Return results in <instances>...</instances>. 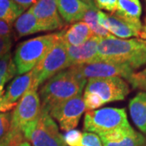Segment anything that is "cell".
<instances>
[{"label": "cell", "mask_w": 146, "mask_h": 146, "mask_svg": "<svg viewBox=\"0 0 146 146\" xmlns=\"http://www.w3.org/2000/svg\"><path fill=\"white\" fill-rule=\"evenodd\" d=\"M99 62L124 64L133 70L146 65V42L143 39L101 37L98 46Z\"/></svg>", "instance_id": "6da1fadb"}, {"label": "cell", "mask_w": 146, "mask_h": 146, "mask_svg": "<svg viewBox=\"0 0 146 146\" xmlns=\"http://www.w3.org/2000/svg\"><path fill=\"white\" fill-rule=\"evenodd\" d=\"M86 80L72 68L63 70L46 80L39 92L42 110L50 111L57 105L82 94Z\"/></svg>", "instance_id": "7a4b0ae2"}, {"label": "cell", "mask_w": 146, "mask_h": 146, "mask_svg": "<svg viewBox=\"0 0 146 146\" xmlns=\"http://www.w3.org/2000/svg\"><path fill=\"white\" fill-rule=\"evenodd\" d=\"M58 40L57 33L36 36L20 43L16 49L14 63L18 75L32 71L42 61Z\"/></svg>", "instance_id": "3957f363"}, {"label": "cell", "mask_w": 146, "mask_h": 146, "mask_svg": "<svg viewBox=\"0 0 146 146\" xmlns=\"http://www.w3.org/2000/svg\"><path fill=\"white\" fill-rule=\"evenodd\" d=\"M22 132L33 146H67L56 123L49 112L43 110L36 119L22 128Z\"/></svg>", "instance_id": "277c9868"}, {"label": "cell", "mask_w": 146, "mask_h": 146, "mask_svg": "<svg viewBox=\"0 0 146 146\" xmlns=\"http://www.w3.org/2000/svg\"><path fill=\"white\" fill-rule=\"evenodd\" d=\"M70 67L72 65L67 46L58 40L44 58L33 69L34 79L32 85L38 89L42 84Z\"/></svg>", "instance_id": "5b68a950"}, {"label": "cell", "mask_w": 146, "mask_h": 146, "mask_svg": "<svg viewBox=\"0 0 146 146\" xmlns=\"http://www.w3.org/2000/svg\"><path fill=\"white\" fill-rule=\"evenodd\" d=\"M128 123L124 108L106 107L87 111L84 119V130L97 135L108 132Z\"/></svg>", "instance_id": "8992f818"}, {"label": "cell", "mask_w": 146, "mask_h": 146, "mask_svg": "<svg viewBox=\"0 0 146 146\" xmlns=\"http://www.w3.org/2000/svg\"><path fill=\"white\" fill-rule=\"evenodd\" d=\"M42 104L37 89L33 86L28 89L25 94L15 106L11 116V129L22 131V128L40 115Z\"/></svg>", "instance_id": "52a82bcc"}, {"label": "cell", "mask_w": 146, "mask_h": 146, "mask_svg": "<svg viewBox=\"0 0 146 146\" xmlns=\"http://www.w3.org/2000/svg\"><path fill=\"white\" fill-rule=\"evenodd\" d=\"M84 92L99 96L104 105L122 101L130 93L128 84L121 77L89 79Z\"/></svg>", "instance_id": "ba28073f"}, {"label": "cell", "mask_w": 146, "mask_h": 146, "mask_svg": "<svg viewBox=\"0 0 146 146\" xmlns=\"http://www.w3.org/2000/svg\"><path fill=\"white\" fill-rule=\"evenodd\" d=\"M85 110L83 98L80 95L57 105L50 111V115L57 120L62 130L68 131L77 127Z\"/></svg>", "instance_id": "9c48e42d"}, {"label": "cell", "mask_w": 146, "mask_h": 146, "mask_svg": "<svg viewBox=\"0 0 146 146\" xmlns=\"http://www.w3.org/2000/svg\"><path fill=\"white\" fill-rule=\"evenodd\" d=\"M84 80L108 77H123L128 80L134 70L124 64L98 62L71 67Z\"/></svg>", "instance_id": "30bf717a"}, {"label": "cell", "mask_w": 146, "mask_h": 146, "mask_svg": "<svg viewBox=\"0 0 146 146\" xmlns=\"http://www.w3.org/2000/svg\"><path fill=\"white\" fill-rule=\"evenodd\" d=\"M98 20L101 26L106 29L110 33L114 34L122 39L129 38L132 36L141 37L145 39V35L143 33V28L141 22H134L128 21L121 16L111 13L106 14L98 10Z\"/></svg>", "instance_id": "8fae6325"}, {"label": "cell", "mask_w": 146, "mask_h": 146, "mask_svg": "<svg viewBox=\"0 0 146 146\" xmlns=\"http://www.w3.org/2000/svg\"><path fill=\"white\" fill-rule=\"evenodd\" d=\"M102 146H146L145 137L128 123L99 134Z\"/></svg>", "instance_id": "7c38bea8"}, {"label": "cell", "mask_w": 146, "mask_h": 146, "mask_svg": "<svg viewBox=\"0 0 146 146\" xmlns=\"http://www.w3.org/2000/svg\"><path fill=\"white\" fill-rule=\"evenodd\" d=\"M29 11L39 21L44 31L61 29L65 25L58 14L55 0H37Z\"/></svg>", "instance_id": "4fadbf2b"}, {"label": "cell", "mask_w": 146, "mask_h": 146, "mask_svg": "<svg viewBox=\"0 0 146 146\" xmlns=\"http://www.w3.org/2000/svg\"><path fill=\"white\" fill-rule=\"evenodd\" d=\"M33 79L34 76L33 70L14 79L7 86L6 91H4L2 98L0 111L4 113L13 109L19 102V100L26 93L28 89L31 87L33 82Z\"/></svg>", "instance_id": "5bb4252c"}, {"label": "cell", "mask_w": 146, "mask_h": 146, "mask_svg": "<svg viewBox=\"0 0 146 146\" xmlns=\"http://www.w3.org/2000/svg\"><path fill=\"white\" fill-rule=\"evenodd\" d=\"M101 37L94 36L78 46H67L71 65H82L99 62L98 56V46Z\"/></svg>", "instance_id": "9a60e30c"}, {"label": "cell", "mask_w": 146, "mask_h": 146, "mask_svg": "<svg viewBox=\"0 0 146 146\" xmlns=\"http://www.w3.org/2000/svg\"><path fill=\"white\" fill-rule=\"evenodd\" d=\"M57 34L58 40L66 46H80L94 36L89 25L82 21L72 25L69 28H64Z\"/></svg>", "instance_id": "2e32d148"}, {"label": "cell", "mask_w": 146, "mask_h": 146, "mask_svg": "<svg viewBox=\"0 0 146 146\" xmlns=\"http://www.w3.org/2000/svg\"><path fill=\"white\" fill-rule=\"evenodd\" d=\"M59 16L67 24L83 20L89 6L81 0H55Z\"/></svg>", "instance_id": "e0dca14e"}, {"label": "cell", "mask_w": 146, "mask_h": 146, "mask_svg": "<svg viewBox=\"0 0 146 146\" xmlns=\"http://www.w3.org/2000/svg\"><path fill=\"white\" fill-rule=\"evenodd\" d=\"M129 113L136 127L146 135V93L137 94L129 102Z\"/></svg>", "instance_id": "ac0fdd59"}, {"label": "cell", "mask_w": 146, "mask_h": 146, "mask_svg": "<svg viewBox=\"0 0 146 146\" xmlns=\"http://www.w3.org/2000/svg\"><path fill=\"white\" fill-rule=\"evenodd\" d=\"M16 38L29 36L38 32H44L43 28L35 16L29 10L23 13L14 23Z\"/></svg>", "instance_id": "d6986e66"}, {"label": "cell", "mask_w": 146, "mask_h": 146, "mask_svg": "<svg viewBox=\"0 0 146 146\" xmlns=\"http://www.w3.org/2000/svg\"><path fill=\"white\" fill-rule=\"evenodd\" d=\"M141 12L140 0H118L117 10L115 13L126 20L140 22Z\"/></svg>", "instance_id": "ffe728a7"}, {"label": "cell", "mask_w": 146, "mask_h": 146, "mask_svg": "<svg viewBox=\"0 0 146 146\" xmlns=\"http://www.w3.org/2000/svg\"><path fill=\"white\" fill-rule=\"evenodd\" d=\"M25 9L12 0H0V20L12 25Z\"/></svg>", "instance_id": "44dd1931"}, {"label": "cell", "mask_w": 146, "mask_h": 146, "mask_svg": "<svg viewBox=\"0 0 146 146\" xmlns=\"http://www.w3.org/2000/svg\"><path fill=\"white\" fill-rule=\"evenodd\" d=\"M98 8L96 7L95 4L89 6V9L87 10L84 16V22L89 25L91 31L93 32L94 35L95 36H98L100 37H107L111 36L109 31H107L106 29L99 25L98 20Z\"/></svg>", "instance_id": "7402d4cb"}, {"label": "cell", "mask_w": 146, "mask_h": 146, "mask_svg": "<svg viewBox=\"0 0 146 146\" xmlns=\"http://www.w3.org/2000/svg\"><path fill=\"white\" fill-rule=\"evenodd\" d=\"M17 74V69L11 58V53H7L0 58V77L7 79L8 81Z\"/></svg>", "instance_id": "603a6c76"}, {"label": "cell", "mask_w": 146, "mask_h": 146, "mask_svg": "<svg viewBox=\"0 0 146 146\" xmlns=\"http://www.w3.org/2000/svg\"><path fill=\"white\" fill-rule=\"evenodd\" d=\"M132 88L146 91V68L140 72H133L127 80Z\"/></svg>", "instance_id": "cb8c5ba5"}, {"label": "cell", "mask_w": 146, "mask_h": 146, "mask_svg": "<svg viewBox=\"0 0 146 146\" xmlns=\"http://www.w3.org/2000/svg\"><path fill=\"white\" fill-rule=\"evenodd\" d=\"M72 146H102L98 135L93 132H84L80 140Z\"/></svg>", "instance_id": "d4e9b609"}, {"label": "cell", "mask_w": 146, "mask_h": 146, "mask_svg": "<svg viewBox=\"0 0 146 146\" xmlns=\"http://www.w3.org/2000/svg\"><path fill=\"white\" fill-rule=\"evenodd\" d=\"M83 100L87 111L94 110L95 109L99 108L102 106L104 105L103 102L100 98L99 96H98L95 94H92V93L84 92Z\"/></svg>", "instance_id": "484cf974"}, {"label": "cell", "mask_w": 146, "mask_h": 146, "mask_svg": "<svg viewBox=\"0 0 146 146\" xmlns=\"http://www.w3.org/2000/svg\"><path fill=\"white\" fill-rule=\"evenodd\" d=\"M11 113H0V141H3L8 134L11 127Z\"/></svg>", "instance_id": "4316f807"}, {"label": "cell", "mask_w": 146, "mask_h": 146, "mask_svg": "<svg viewBox=\"0 0 146 146\" xmlns=\"http://www.w3.org/2000/svg\"><path fill=\"white\" fill-rule=\"evenodd\" d=\"M96 7L100 9L115 13L117 10L118 0H95Z\"/></svg>", "instance_id": "83f0119b"}, {"label": "cell", "mask_w": 146, "mask_h": 146, "mask_svg": "<svg viewBox=\"0 0 146 146\" xmlns=\"http://www.w3.org/2000/svg\"><path fill=\"white\" fill-rule=\"evenodd\" d=\"M81 136H82V133L80 131L73 129L67 131L66 134L63 136V138L67 144V146H72L80 140Z\"/></svg>", "instance_id": "f1b7e54d"}, {"label": "cell", "mask_w": 146, "mask_h": 146, "mask_svg": "<svg viewBox=\"0 0 146 146\" xmlns=\"http://www.w3.org/2000/svg\"><path fill=\"white\" fill-rule=\"evenodd\" d=\"M12 46V40L11 36H0V58L9 53Z\"/></svg>", "instance_id": "f546056e"}, {"label": "cell", "mask_w": 146, "mask_h": 146, "mask_svg": "<svg viewBox=\"0 0 146 146\" xmlns=\"http://www.w3.org/2000/svg\"><path fill=\"white\" fill-rule=\"evenodd\" d=\"M12 35H13L12 25L6 21L0 20V36L11 37Z\"/></svg>", "instance_id": "4dcf8cb0"}, {"label": "cell", "mask_w": 146, "mask_h": 146, "mask_svg": "<svg viewBox=\"0 0 146 146\" xmlns=\"http://www.w3.org/2000/svg\"><path fill=\"white\" fill-rule=\"evenodd\" d=\"M12 1L17 3L18 5L24 7L25 10L29 7H31L32 6L34 5L37 2V0H12Z\"/></svg>", "instance_id": "1f68e13d"}, {"label": "cell", "mask_w": 146, "mask_h": 146, "mask_svg": "<svg viewBox=\"0 0 146 146\" xmlns=\"http://www.w3.org/2000/svg\"><path fill=\"white\" fill-rule=\"evenodd\" d=\"M8 80L7 79L3 78V77H0V91L1 90H3V88H4V85L7 82Z\"/></svg>", "instance_id": "d6a6232c"}, {"label": "cell", "mask_w": 146, "mask_h": 146, "mask_svg": "<svg viewBox=\"0 0 146 146\" xmlns=\"http://www.w3.org/2000/svg\"><path fill=\"white\" fill-rule=\"evenodd\" d=\"M16 146H32V145L29 142H28L27 141H24L23 142H21V144H19L18 145H16Z\"/></svg>", "instance_id": "836d02e7"}, {"label": "cell", "mask_w": 146, "mask_h": 146, "mask_svg": "<svg viewBox=\"0 0 146 146\" xmlns=\"http://www.w3.org/2000/svg\"><path fill=\"white\" fill-rule=\"evenodd\" d=\"M82 2H84V3H85L86 4H88L89 6H91L93 5V4H94V2L92 1V0H81Z\"/></svg>", "instance_id": "e575fe53"}, {"label": "cell", "mask_w": 146, "mask_h": 146, "mask_svg": "<svg viewBox=\"0 0 146 146\" xmlns=\"http://www.w3.org/2000/svg\"><path fill=\"white\" fill-rule=\"evenodd\" d=\"M3 94H4V90H1L0 91V110H1V103H2V98H3Z\"/></svg>", "instance_id": "d590c367"}, {"label": "cell", "mask_w": 146, "mask_h": 146, "mask_svg": "<svg viewBox=\"0 0 146 146\" xmlns=\"http://www.w3.org/2000/svg\"><path fill=\"white\" fill-rule=\"evenodd\" d=\"M143 33H144L146 36V25L143 28Z\"/></svg>", "instance_id": "8d00e7d4"}, {"label": "cell", "mask_w": 146, "mask_h": 146, "mask_svg": "<svg viewBox=\"0 0 146 146\" xmlns=\"http://www.w3.org/2000/svg\"><path fill=\"white\" fill-rule=\"evenodd\" d=\"M145 22H146V19H145Z\"/></svg>", "instance_id": "74e56055"}]
</instances>
